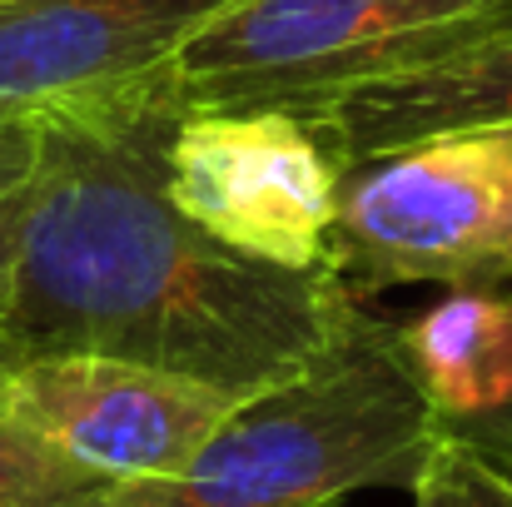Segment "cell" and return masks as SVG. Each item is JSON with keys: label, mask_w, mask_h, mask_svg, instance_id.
<instances>
[{"label": "cell", "mask_w": 512, "mask_h": 507, "mask_svg": "<svg viewBox=\"0 0 512 507\" xmlns=\"http://www.w3.org/2000/svg\"><path fill=\"white\" fill-rule=\"evenodd\" d=\"M165 189L194 229L254 264L329 269L343 169L294 110H189Z\"/></svg>", "instance_id": "5"}, {"label": "cell", "mask_w": 512, "mask_h": 507, "mask_svg": "<svg viewBox=\"0 0 512 507\" xmlns=\"http://www.w3.org/2000/svg\"><path fill=\"white\" fill-rule=\"evenodd\" d=\"M229 0H0V120L105 95L160 65Z\"/></svg>", "instance_id": "7"}, {"label": "cell", "mask_w": 512, "mask_h": 507, "mask_svg": "<svg viewBox=\"0 0 512 507\" xmlns=\"http://www.w3.org/2000/svg\"><path fill=\"white\" fill-rule=\"evenodd\" d=\"M398 343L438 423L488 418L512 403V289H448L398 324Z\"/></svg>", "instance_id": "9"}, {"label": "cell", "mask_w": 512, "mask_h": 507, "mask_svg": "<svg viewBox=\"0 0 512 507\" xmlns=\"http://www.w3.org/2000/svg\"><path fill=\"white\" fill-rule=\"evenodd\" d=\"M408 493L413 507H512V473L463 443L453 428H438Z\"/></svg>", "instance_id": "10"}, {"label": "cell", "mask_w": 512, "mask_h": 507, "mask_svg": "<svg viewBox=\"0 0 512 507\" xmlns=\"http://www.w3.org/2000/svg\"><path fill=\"white\" fill-rule=\"evenodd\" d=\"M30 174H35V120H0V314L10 299V269H15Z\"/></svg>", "instance_id": "12"}, {"label": "cell", "mask_w": 512, "mask_h": 507, "mask_svg": "<svg viewBox=\"0 0 512 507\" xmlns=\"http://www.w3.org/2000/svg\"><path fill=\"white\" fill-rule=\"evenodd\" d=\"M438 428L398 324L363 304L314 363L239 403L179 478L80 507H339L358 488H413Z\"/></svg>", "instance_id": "2"}, {"label": "cell", "mask_w": 512, "mask_h": 507, "mask_svg": "<svg viewBox=\"0 0 512 507\" xmlns=\"http://www.w3.org/2000/svg\"><path fill=\"white\" fill-rule=\"evenodd\" d=\"M443 428H453L463 443H473L483 458H493L503 473H512V403H508V408H498V413H488V418L443 423Z\"/></svg>", "instance_id": "13"}, {"label": "cell", "mask_w": 512, "mask_h": 507, "mask_svg": "<svg viewBox=\"0 0 512 507\" xmlns=\"http://www.w3.org/2000/svg\"><path fill=\"white\" fill-rule=\"evenodd\" d=\"M184 115L170 65L35 115L0 358L110 353L249 403L363 309L334 269L254 264L174 209L165 160Z\"/></svg>", "instance_id": "1"}, {"label": "cell", "mask_w": 512, "mask_h": 507, "mask_svg": "<svg viewBox=\"0 0 512 507\" xmlns=\"http://www.w3.org/2000/svg\"><path fill=\"white\" fill-rule=\"evenodd\" d=\"M304 120L314 125L339 169L378 160L428 135L512 125V25L438 65L304 110Z\"/></svg>", "instance_id": "8"}, {"label": "cell", "mask_w": 512, "mask_h": 507, "mask_svg": "<svg viewBox=\"0 0 512 507\" xmlns=\"http://www.w3.org/2000/svg\"><path fill=\"white\" fill-rule=\"evenodd\" d=\"M512 25V0H229L170 60L189 110H319Z\"/></svg>", "instance_id": "3"}, {"label": "cell", "mask_w": 512, "mask_h": 507, "mask_svg": "<svg viewBox=\"0 0 512 507\" xmlns=\"http://www.w3.org/2000/svg\"><path fill=\"white\" fill-rule=\"evenodd\" d=\"M100 488L110 483L0 423V507H80Z\"/></svg>", "instance_id": "11"}, {"label": "cell", "mask_w": 512, "mask_h": 507, "mask_svg": "<svg viewBox=\"0 0 512 507\" xmlns=\"http://www.w3.org/2000/svg\"><path fill=\"white\" fill-rule=\"evenodd\" d=\"M234 408L194 378L110 353L0 358V423L110 488L179 478Z\"/></svg>", "instance_id": "6"}, {"label": "cell", "mask_w": 512, "mask_h": 507, "mask_svg": "<svg viewBox=\"0 0 512 507\" xmlns=\"http://www.w3.org/2000/svg\"><path fill=\"white\" fill-rule=\"evenodd\" d=\"M329 269L368 304L398 284H512V125L448 130L343 169Z\"/></svg>", "instance_id": "4"}]
</instances>
